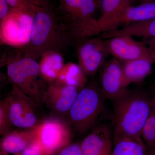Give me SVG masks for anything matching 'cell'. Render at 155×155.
Returning <instances> with one entry per match:
<instances>
[{
  "instance_id": "29",
  "label": "cell",
  "mask_w": 155,
  "mask_h": 155,
  "mask_svg": "<svg viewBox=\"0 0 155 155\" xmlns=\"http://www.w3.org/2000/svg\"><path fill=\"white\" fill-rule=\"evenodd\" d=\"M35 5L38 6L48 5L50 4L48 0H31Z\"/></svg>"
},
{
  "instance_id": "2",
  "label": "cell",
  "mask_w": 155,
  "mask_h": 155,
  "mask_svg": "<svg viewBox=\"0 0 155 155\" xmlns=\"http://www.w3.org/2000/svg\"><path fill=\"white\" fill-rule=\"evenodd\" d=\"M33 17L30 41L20 51L23 56L37 60L48 52H61L69 45L55 8L51 5L38 6Z\"/></svg>"
},
{
  "instance_id": "25",
  "label": "cell",
  "mask_w": 155,
  "mask_h": 155,
  "mask_svg": "<svg viewBox=\"0 0 155 155\" xmlns=\"http://www.w3.org/2000/svg\"><path fill=\"white\" fill-rule=\"evenodd\" d=\"M20 155H51L37 140L24 150Z\"/></svg>"
},
{
  "instance_id": "6",
  "label": "cell",
  "mask_w": 155,
  "mask_h": 155,
  "mask_svg": "<svg viewBox=\"0 0 155 155\" xmlns=\"http://www.w3.org/2000/svg\"><path fill=\"white\" fill-rule=\"evenodd\" d=\"M35 128L36 139L50 155H58L70 143L72 129L64 117L55 115L48 117Z\"/></svg>"
},
{
  "instance_id": "17",
  "label": "cell",
  "mask_w": 155,
  "mask_h": 155,
  "mask_svg": "<svg viewBox=\"0 0 155 155\" xmlns=\"http://www.w3.org/2000/svg\"><path fill=\"white\" fill-rule=\"evenodd\" d=\"M122 35L150 38L155 37V18L126 24L122 28L101 34L99 37L102 39H107Z\"/></svg>"
},
{
  "instance_id": "24",
  "label": "cell",
  "mask_w": 155,
  "mask_h": 155,
  "mask_svg": "<svg viewBox=\"0 0 155 155\" xmlns=\"http://www.w3.org/2000/svg\"><path fill=\"white\" fill-rule=\"evenodd\" d=\"M14 125L11 123L8 112L3 102L0 103V134L4 136L14 130Z\"/></svg>"
},
{
  "instance_id": "19",
  "label": "cell",
  "mask_w": 155,
  "mask_h": 155,
  "mask_svg": "<svg viewBox=\"0 0 155 155\" xmlns=\"http://www.w3.org/2000/svg\"><path fill=\"white\" fill-rule=\"evenodd\" d=\"M123 62L122 69L126 87L132 82L142 81L151 72L152 63L149 61L134 60Z\"/></svg>"
},
{
  "instance_id": "30",
  "label": "cell",
  "mask_w": 155,
  "mask_h": 155,
  "mask_svg": "<svg viewBox=\"0 0 155 155\" xmlns=\"http://www.w3.org/2000/svg\"><path fill=\"white\" fill-rule=\"evenodd\" d=\"M146 155H155V149L148 150Z\"/></svg>"
},
{
  "instance_id": "26",
  "label": "cell",
  "mask_w": 155,
  "mask_h": 155,
  "mask_svg": "<svg viewBox=\"0 0 155 155\" xmlns=\"http://www.w3.org/2000/svg\"><path fill=\"white\" fill-rule=\"evenodd\" d=\"M58 155H82L80 143H70L61 150Z\"/></svg>"
},
{
  "instance_id": "1",
  "label": "cell",
  "mask_w": 155,
  "mask_h": 155,
  "mask_svg": "<svg viewBox=\"0 0 155 155\" xmlns=\"http://www.w3.org/2000/svg\"><path fill=\"white\" fill-rule=\"evenodd\" d=\"M114 100L112 125L114 142L130 139L145 145L141 133L149 115L151 96L144 91L127 90Z\"/></svg>"
},
{
  "instance_id": "13",
  "label": "cell",
  "mask_w": 155,
  "mask_h": 155,
  "mask_svg": "<svg viewBox=\"0 0 155 155\" xmlns=\"http://www.w3.org/2000/svg\"><path fill=\"white\" fill-rule=\"evenodd\" d=\"M82 155H112L114 138L112 127L98 125L80 143Z\"/></svg>"
},
{
  "instance_id": "18",
  "label": "cell",
  "mask_w": 155,
  "mask_h": 155,
  "mask_svg": "<svg viewBox=\"0 0 155 155\" xmlns=\"http://www.w3.org/2000/svg\"><path fill=\"white\" fill-rule=\"evenodd\" d=\"M41 58L39 63L41 74L43 79L49 84L57 79L64 67V59L61 52L57 51L45 53Z\"/></svg>"
},
{
  "instance_id": "31",
  "label": "cell",
  "mask_w": 155,
  "mask_h": 155,
  "mask_svg": "<svg viewBox=\"0 0 155 155\" xmlns=\"http://www.w3.org/2000/svg\"><path fill=\"white\" fill-rule=\"evenodd\" d=\"M142 3L153 2H155V0H139Z\"/></svg>"
},
{
  "instance_id": "15",
  "label": "cell",
  "mask_w": 155,
  "mask_h": 155,
  "mask_svg": "<svg viewBox=\"0 0 155 155\" xmlns=\"http://www.w3.org/2000/svg\"><path fill=\"white\" fill-rule=\"evenodd\" d=\"M36 140L35 128L14 130L3 136L1 140V150L8 153L20 155Z\"/></svg>"
},
{
  "instance_id": "8",
  "label": "cell",
  "mask_w": 155,
  "mask_h": 155,
  "mask_svg": "<svg viewBox=\"0 0 155 155\" xmlns=\"http://www.w3.org/2000/svg\"><path fill=\"white\" fill-rule=\"evenodd\" d=\"M33 15L11 10L7 17L1 21V36L9 45L22 48L30 41Z\"/></svg>"
},
{
  "instance_id": "27",
  "label": "cell",
  "mask_w": 155,
  "mask_h": 155,
  "mask_svg": "<svg viewBox=\"0 0 155 155\" xmlns=\"http://www.w3.org/2000/svg\"><path fill=\"white\" fill-rule=\"evenodd\" d=\"M11 11V8L6 0H0V19L5 18Z\"/></svg>"
},
{
  "instance_id": "7",
  "label": "cell",
  "mask_w": 155,
  "mask_h": 155,
  "mask_svg": "<svg viewBox=\"0 0 155 155\" xmlns=\"http://www.w3.org/2000/svg\"><path fill=\"white\" fill-rule=\"evenodd\" d=\"M2 101L14 127L23 129H32L39 123L38 105L17 87L12 85L11 92Z\"/></svg>"
},
{
  "instance_id": "3",
  "label": "cell",
  "mask_w": 155,
  "mask_h": 155,
  "mask_svg": "<svg viewBox=\"0 0 155 155\" xmlns=\"http://www.w3.org/2000/svg\"><path fill=\"white\" fill-rule=\"evenodd\" d=\"M55 8L69 45L76 47L97 35L96 17L99 7L95 0H58Z\"/></svg>"
},
{
  "instance_id": "11",
  "label": "cell",
  "mask_w": 155,
  "mask_h": 155,
  "mask_svg": "<svg viewBox=\"0 0 155 155\" xmlns=\"http://www.w3.org/2000/svg\"><path fill=\"white\" fill-rule=\"evenodd\" d=\"M79 90L76 87L55 81L48 84L42 102L54 115L66 117Z\"/></svg>"
},
{
  "instance_id": "28",
  "label": "cell",
  "mask_w": 155,
  "mask_h": 155,
  "mask_svg": "<svg viewBox=\"0 0 155 155\" xmlns=\"http://www.w3.org/2000/svg\"><path fill=\"white\" fill-rule=\"evenodd\" d=\"M148 49L153 59L155 61V37L150 38L149 41Z\"/></svg>"
},
{
  "instance_id": "21",
  "label": "cell",
  "mask_w": 155,
  "mask_h": 155,
  "mask_svg": "<svg viewBox=\"0 0 155 155\" xmlns=\"http://www.w3.org/2000/svg\"><path fill=\"white\" fill-rule=\"evenodd\" d=\"M147 148L130 139H122L114 142L112 155H146Z\"/></svg>"
},
{
  "instance_id": "10",
  "label": "cell",
  "mask_w": 155,
  "mask_h": 155,
  "mask_svg": "<svg viewBox=\"0 0 155 155\" xmlns=\"http://www.w3.org/2000/svg\"><path fill=\"white\" fill-rule=\"evenodd\" d=\"M78 65L87 78L93 76L104 64L109 54L104 40L97 37L84 40L77 47Z\"/></svg>"
},
{
  "instance_id": "33",
  "label": "cell",
  "mask_w": 155,
  "mask_h": 155,
  "mask_svg": "<svg viewBox=\"0 0 155 155\" xmlns=\"http://www.w3.org/2000/svg\"><path fill=\"white\" fill-rule=\"evenodd\" d=\"M96 2L97 5H98L99 7V10H100V0H95Z\"/></svg>"
},
{
  "instance_id": "9",
  "label": "cell",
  "mask_w": 155,
  "mask_h": 155,
  "mask_svg": "<svg viewBox=\"0 0 155 155\" xmlns=\"http://www.w3.org/2000/svg\"><path fill=\"white\" fill-rule=\"evenodd\" d=\"M109 54L122 61L143 60L155 62L148 49L141 42L136 41L128 35H122L103 39Z\"/></svg>"
},
{
  "instance_id": "16",
  "label": "cell",
  "mask_w": 155,
  "mask_h": 155,
  "mask_svg": "<svg viewBox=\"0 0 155 155\" xmlns=\"http://www.w3.org/2000/svg\"><path fill=\"white\" fill-rule=\"evenodd\" d=\"M155 18V2L142 3L139 5L129 6L111 23L107 31L117 29L122 24L126 25Z\"/></svg>"
},
{
  "instance_id": "23",
  "label": "cell",
  "mask_w": 155,
  "mask_h": 155,
  "mask_svg": "<svg viewBox=\"0 0 155 155\" xmlns=\"http://www.w3.org/2000/svg\"><path fill=\"white\" fill-rule=\"evenodd\" d=\"M11 10L28 13L33 15L38 6L36 5L31 0H6Z\"/></svg>"
},
{
  "instance_id": "32",
  "label": "cell",
  "mask_w": 155,
  "mask_h": 155,
  "mask_svg": "<svg viewBox=\"0 0 155 155\" xmlns=\"http://www.w3.org/2000/svg\"><path fill=\"white\" fill-rule=\"evenodd\" d=\"M0 155H8V153L2 150H0Z\"/></svg>"
},
{
  "instance_id": "14",
  "label": "cell",
  "mask_w": 155,
  "mask_h": 155,
  "mask_svg": "<svg viewBox=\"0 0 155 155\" xmlns=\"http://www.w3.org/2000/svg\"><path fill=\"white\" fill-rule=\"evenodd\" d=\"M134 0H100V15L97 19V35L107 31L108 27L122 12L133 5Z\"/></svg>"
},
{
  "instance_id": "4",
  "label": "cell",
  "mask_w": 155,
  "mask_h": 155,
  "mask_svg": "<svg viewBox=\"0 0 155 155\" xmlns=\"http://www.w3.org/2000/svg\"><path fill=\"white\" fill-rule=\"evenodd\" d=\"M104 100L101 88L94 84L81 89L66 116L72 130L83 134L97 126L104 110Z\"/></svg>"
},
{
  "instance_id": "12",
  "label": "cell",
  "mask_w": 155,
  "mask_h": 155,
  "mask_svg": "<svg viewBox=\"0 0 155 155\" xmlns=\"http://www.w3.org/2000/svg\"><path fill=\"white\" fill-rule=\"evenodd\" d=\"M100 81V88L105 100L115 99L127 90L122 64L116 58L103 64Z\"/></svg>"
},
{
  "instance_id": "5",
  "label": "cell",
  "mask_w": 155,
  "mask_h": 155,
  "mask_svg": "<svg viewBox=\"0 0 155 155\" xmlns=\"http://www.w3.org/2000/svg\"><path fill=\"white\" fill-rule=\"evenodd\" d=\"M7 70L9 80L12 85L17 87L39 105L47 83L41 77L39 64L36 60L23 55L8 59Z\"/></svg>"
},
{
  "instance_id": "22",
  "label": "cell",
  "mask_w": 155,
  "mask_h": 155,
  "mask_svg": "<svg viewBox=\"0 0 155 155\" xmlns=\"http://www.w3.org/2000/svg\"><path fill=\"white\" fill-rule=\"evenodd\" d=\"M141 136L148 150L155 149V93L151 96L150 110Z\"/></svg>"
},
{
  "instance_id": "20",
  "label": "cell",
  "mask_w": 155,
  "mask_h": 155,
  "mask_svg": "<svg viewBox=\"0 0 155 155\" xmlns=\"http://www.w3.org/2000/svg\"><path fill=\"white\" fill-rule=\"evenodd\" d=\"M87 78L79 65L72 63L64 65L56 81L76 87L80 90L84 86Z\"/></svg>"
}]
</instances>
